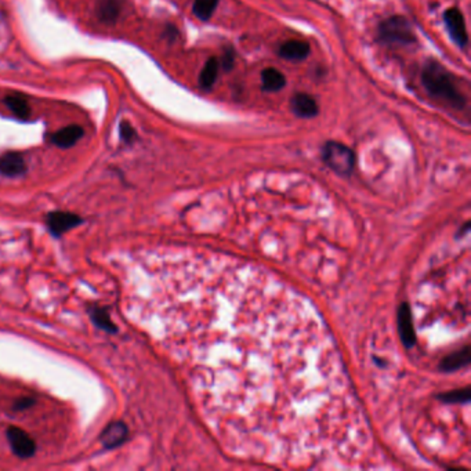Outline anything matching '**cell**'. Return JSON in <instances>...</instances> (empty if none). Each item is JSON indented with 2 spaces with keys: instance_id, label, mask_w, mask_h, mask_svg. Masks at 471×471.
<instances>
[{
  "instance_id": "cell-20",
  "label": "cell",
  "mask_w": 471,
  "mask_h": 471,
  "mask_svg": "<svg viewBox=\"0 0 471 471\" xmlns=\"http://www.w3.org/2000/svg\"><path fill=\"white\" fill-rule=\"evenodd\" d=\"M469 362V348H465L451 357H448L445 359V365L444 368L448 369V371H452V369H458V368H462L463 365H466Z\"/></svg>"
},
{
  "instance_id": "cell-16",
  "label": "cell",
  "mask_w": 471,
  "mask_h": 471,
  "mask_svg": "<svg viewBox=\"0 0 471 471\" xmlns=\"http://www.w3.org/2000/svg\"><path fill=\"white\" fill-rule=\"evenodd\" d=\"M121 0H100L97 6V15L105 24H114L121 14Z\"/></svg>"
},
{
  "instance_id": "cell-12",
  "label": "cell",
  "mask_w": 471,
  "mask_h": 471,
  "mask_svg": "<svg viewBox=\"0 0 471 471\" xmlns=\"http://www.w3.org/2000/svg\"><path fill=\"white\" fill-rule=\"evenodd\" d=\"M83 134L85 132L80 126L69 125L54 133L51 137V143L60 148H71L83 137Z\"/></svg>"
},
{
  "instance_id": "cell-21",
  "label": "cell",
  "mask_w": 471,
  "mask_h": 471,
  "mask_svg": "<svg viewBox=\"0 0 471 471\" xmlns=\"http://www.w3.org/2000/svg\"><path fill=\"white\" fill-rule=\"evenodd\" d=\"M119 132H121V139H122L125 143H127V144L133 143V141L136 140V137H137L134 127H133L129 122H126V121H123V122L121 123Z\"/></svg>"
},
{
  "instance_id": "cell-5",
  "label": "cell",
  "mask_w": 471,
  "mask_h": 471,
  "mask_svg": "<svg viewBox=\"0 0 471 471\" xmlns=\"http://www.w3.org/2000/svg\"><path fill=\"white\" fill-rule=\"evenodd\" d=\"M444 22L451 39L459 47H466L469 43V35L463 12L456 7H451L444 12Z\"/></svg>"
},
{
  "instance_id": "cell-10",
  "label": "cell",
  "mask_w": 471,
  "mask_h": 471,
  "mask_svg": "<svg viewBox=\"0 0 471 471\" xmlns=\"http://www.w3.org/2000/svg\"><path fill=\"white\" fill-rule=\"evenodd\" d=\"M26 172L24 158L17 152H7L0 157V175L6 177H19Z\"/></svg>"
},
{
  "instance_id": "cell-4",
  "label": "cell",
  "mask_w": 471,
  "mask_h": 471,
  "mask_svg": "<svg viewBox=\"0 0 471 471\" xmlns=\"http://www.w3.org/2000/svg\"><path fill=\"white\" fill-rule=\"evenodd\" d=\"M323 162L337 175H351L355 165V155L353 150L337 141H328L322 150Z\"/></svg>"
},
{
  "instance_id": "cell-22",
  "label": "cell",
  "mask_w": 471,
  "mask_h": 471,
  "mask_svg": "<svg viewBox=\"0 0 471 471\" xmlns=\"http://www.w3.org/2000/svg\"><path fill=\"white\" fill-rule=\"evenodd\" d=\"M35 405V400L30 397H22L14 402V409L15 411H25L29 409Z\"/></svg>"
},
{
  "instance_id": "cell-8",
  "label": "cell",
  "mask_w": 471,
  "mask_h": 471,
  "mask_svg": "<svg viewBox=\"0 0 471 471\" xmlns=\"http://www.w3.org/2000/svg\"><path fill=\"white\" fill-rule=\"evenodd\" d=\"M290 108L296 116L304 119L315 118L319 114L318 101L307 93H296L290 100Z\"/></svg>"
},
{
  "instance_id": "cell-2",
  "label": "cell",
  "mask_w": 471,
  "mask_h": 471,
  "mask_svg": "<svg viewBox=\"0 0 471 471\" xmlns=\"http://www.w3.org/2000/svg\"><path fill=\"white\" fill-rule=\"evenodd\" d=\"M422 82L427 93L445 105L463 109L468 104L456 78L438 61L429 60L422 72Z\"/></svg>"
},
{
  "instance_id": "cell-7",
  "label": "cell",
  "mask_w": 471,
  "mask_h": 471,
  "mask_svg": "<svg viewBox=\"0 0 471 471\" xmlns=\"http://www.w3.org/2000/svg\"><path fill=\"white\" fill-rule=\"evenodd\" d=\"M83 223V219L79 215L71 213V212H61L55 211L46 216V226L50 231V234L55 238L64 236L65 233L71 231L72 229L80 226Z\"/></svg>"
},
{
  "instance_id": "cell-23",
  "label": "cell",
  "mask_w": 471,
  "mask_h": 471,
  "mask_svg": "<svg viewBox=\"0 0 471 471\" xmlns=\"http://www.w3.org/2000/svg\"><path fill=\"white\" fill-rule=\"evenodd\" d=\"M234 62H236V53L233 48H229L223 57V68L226 71H230L234 66Z\"/></svg>"
},
{
  "instance_id": "cell-18",
  "label": "cell",
  "mask_w": 471,
  "mask_h": 471,
  "mask_svg": "<svg viewBox=\"0 0 471 471\" xmlns=\"http://www.w3.org/2000/svg\"><path fill=\"white\" fill-rule=\"evenodd\" d=\"M400 330H401V336L402 340L407 346H412L414 344V329H412V318H411V312H409V307L407 304H404L401 307V312H400Z\"/></svg>"
},
{
  "instance_id": "cell-9",
  "label": "cell",
  "mask_w": 471,
  "mask_h": 471,
  "mask_svg": "<svg viewBox=\"0 0 471 471\" xmlns=\"http://www.w3.org/2000/svg\"><path fill=\"white\" fill-rule=\"evenodd\" d=\"M127 436H129L127 426L123 422L118 420L109 423L103 430V433L100 434V441L105 450H115L126 441Z\"/></svg>"
},
{
  "instance_id": "cell-15",
  "label": "cell",
  "mask_w": 471,
  "mask_h": 471,
  "mask_svg": "<svg viewBox=\"0 0 471 471\" xmlns=\"http://www.w3.org/2000/svg\"><path fill=\"white\" fill-rule=\"evenodd\" d=\"M219 71H220L219 60L215 57H211L204 65V69L199 75V85L204 90H209L215 86L217 76H219Z\"/></svg>"
},
{
  "instance_id": "cell-11",
  "label": "cell",
  "mask_w": 471,
  "mask_h": 471,
  "mask_svg": "<svg viewBox=\"0 0 471 471\" xmlns=\"http://www.w3.org/2000/svg\"><path fill=\"white\" fill-rule=\"evenodd\" d=\"M310 44L303 40H287L279 47V57L289 61H303L310 55Z\"/></svg>"
},
{
  "instance_id": "cell-14",
  "label": "cell",
  "mask_w": 471,
  "mask_h": 471,
  "mask_svg": "<svg viewBox=\"0 0 471 471\" xmlns=\"http://www.w3.org/2000/svg\"><path fill=\"white\" fill-rule=\"evenodd\" d=\"M90 319L91 322L101 330H105L108 333H116L118 332V326L114 323V321L111 319V315L108 312L107 308L104 307H91L90 311Z\"/></svg>"
},
{
  "instance_id": "cell-13",
  "label": "cell",
  "mask_w": 471,
  "mask_h": 471,
  "mask_svg": "<svg viewBox=\"0 0 471 471\" xmlns=\"http://www.w3.org/2000/svg\"><path fill=\"white\" fill-rule=\"evenodd\" d=\"M286 86L285 75L275 68H265L261 72V87L264 91H279Z\"/></svg>"
},
{
  "instance_id": "cell-6",
  "label": "cell",
  "mask_w": 471,
  "mask_h": 471,
  "mask_svg": "<svg viewBox=\"0 0 471 471\" xmlns=\"http://www.w3.org/2000/svg\"><path fill=\"white\" fill-rule=\"evenodd\" d=\"M7 440L14 455L19 459H29L36 452V444L30 436L17 426L7 429Z\"/></svg>"
},
{
  "instance_id": "cell-17",
  "label": "cell",
  "mask_w": 471,
  "mask_h": 471,
  "mask_svg": "<svg viewBox=\"0 0 471 471\" xmlns=\"http://www.w3.org/2000/svg\"><path fill=\"white\" fill-rule=\"evenodd\" d=\"M4 104L12 112V115H15L19 119H28L30 116V105L26 101V98H24L19 94L7 96L4 98Z\"/></svg>"
},
{
  "instance_id": "cell-1",
  "label": "cell",
  "mask_w": 471,
  "mask_h": 471,
  "mask_svg": "<svg viewBox=\"0 0 471 471\" xmlns=\"http://www.w3.org/2000/svg\"><path fill=\"white\" fill-rule=\"evenodd\" d=\"M172 286L170 333L231 452L286 468H361L372 437L312 304L261 268L219 254L183 260Z\"/></svg>"
},
{
  "instance_id": "cell-3",
  "label": "cell",
  "mask_w": 471,
  "mask_h": 471,
  "mask_svg": "<svg viewBox=\"0 0 471 471\" xmlns=\"http://www.w3.org/2000/svg\"><path fill=\"white\" fill-rule=\"evenodd\" d=\"M379 39L386 44H412L416 42L415 32L409 21L402 15H393L379 26Z\"/></svg>"
},
{
  "instance_id": "cell-19",
  "label": "cell",
  "mask_w": 471,
  "mask_h": 471,
  "mask_svg": "<svg viewBox=\"0 0 471 471\" xmlns=\"http://www.w3.org/2000/svg\"><path fill=\"white\" fill-rule=\"evenodd\" d=\"M219 1L220 0H194L193 12L198 19L206 22L213 17Z\"/></svg>"
}]
</instances>
